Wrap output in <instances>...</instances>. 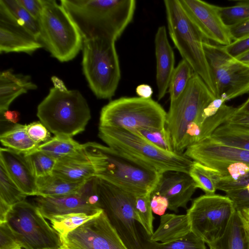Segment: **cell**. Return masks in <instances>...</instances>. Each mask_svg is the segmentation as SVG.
Masks as SVG:
<instances>
[{
	"label": "cell",
	"mask_w": 249,
	"mask_h": 249,
	"mask_svg": "<svg viewBox=\"0 0 249 249\" xmlns=\"http://www.w3.org/2000/svg\"><path fill=\"white\" fill-rule=\"evenodd\" d=\"M209 249H213L211 247H209Z\"/></svg>",
	"instance_id": "cell-57"
},
{
	"label": "cell",
	"mask_w": 249,
	"mask_h": 249,
	"mask_svg": "<svg viewBox=\"0 0 249 249\" xmlns=\"http://www.w3.org/2000/svg\"><path fill=\"white\" fill-rule=\"evenodd\" d=\"M183 153L202 164L213 161L249 164V151L224 145L210 137L190 145Z\"/></svg>",
	"instance_id": "cell-17"
},
{
	"label": "cell",
	"mask_w": 249,
	"mask_h": 249,
	"mask_svg": "<svg viewBox=\"0 0 249 249\" xmlns=\"http://www.w3.org/2000/svg\"><path fill=\"white\" fill-rule=\"evenodd\" d=\"M235 58L249 65V51Z\"/></svg>",
	"instance_id": "cell-54"
},
{
	"label": "cell",
	"mask_w": 249,
	"mask_h": 249,
	"mask_svg": "<svg viewBox=\"0 0 249 249\" xmlns=\"http://www.w3.org/2000/svg\"><path fill=\"white\" fill-rule=\"evenodd\" d=\"M96 182L101 208L127 249H153L155 242L150 240L137 220V196L97 177Z\"/></svg>",
	"instance_id": "cell-5"
},
{
	"label": "cell",
	"mask_w": 249,
	"mask_h": 249,
	"mask_svg": "<svg viewBox=\"0 0 249 249\" xmlns=\"http://www.w3.org/2000/svg\"><path fill=\"white\" fill-rule=\"evenodd\" d=\"M83 149V144L72 137L63 136H55L39 144L37 149L56 160L74 154Z\"/></svg>",
	"instance_id": "cell-29"
},
{
	"label": "cell",
	"mask_w": 249,
	"mask_h": 249,
	"mask_svg": "<svg viewBox=\"0 0 249 249\" xmlns=\"http://www.w3.org/2000/svg\"><path fill=\"white\" fill-rule=\"evenodd\" d=\"M156 59V82L158 99H162L168 89L175 69V55L169 42L164 26L159 27L155 37Z\"/></svg>",
	"instance_id": "cell-20"
},
{
	"label": "cell",
	"mask_w": 249,
	"mask_h": 249,
	"mask_svg": "<svg viewBox=\"0 0 249 249\" xmlns=\"http://www.w3.org/2000/svg\"><path fill=\"white\" fill-rule=\"evenodd\" d=\"M1 116L3 117L4 120L16 124L19 120L20 114L16 110H7L1 114Z\"/></svg>",
	"instance_id": "cell-50"
},
{
	"label": "cell",
	"mask_w": 249,
	"mask_h": 249,
	"mask_svg": "<svg viewBox=\"0 0 249 249\" xmlns=\"http://www.w3.org/2000/svg\"><path fill=\"white\" fill-rule=\"evenodd\" d=\"M195 72L185 60H181L175 68L169 82L170 103L177 99L186 88Z\"/></svg>",
	"instance_id": "cell-32"
},
{
	"label": "cell",
	"mask_w": 249,
	"mask_h": 249,
	"mask_svg": "<svg viewBox=\"0 0 249 249\" xmlns=\"http://www.w3.org/2000/svg\"><path fill=\"white\" fill-rule=\"evenodd\" d=\"M43 47L34 36L21 27L0 19V53H24L32 54Z\"/></svg>",
	"instance_id": "cell-21"
},
{
	"label": "cell",
	"mask_w": 249,
	"mask_h": 249,
	"mask_svg": "<svg viewBox=\"0 0 249 249\" xmlns=\"http://www.w3.org/2000/svg\"><path fill=\"white\" fill-rule=\"evenodd\" d=\"M223 48L231 56L237 58L249 51V36L234 40Z\"/></svg>",
	"instance_id": "cell-44"
},
{
	"label": "cell",
	"mask_w": 249,
	"mask_h": 249,
	"mask_svg": "<svg viewBox=\"0 0 249 249\" xmlns=\"http://www.w3.org/2000/svg\"><path fill=\"white\" fill-rule=\"evenodd\" d=\"M132 131L160 149L169 152L174 151L166 127L160 129L141 128Z\"/></svg>",
	"instance_id": "cell-38"
},
{
	"label": "cell",
	"mask_w": 249,
	"mask_h": 249,
	"mask_svg": "<svg viewBox=\"0 0 249 249\" xmlns=\"http://www.w3.org/2000/svg\"><path fill=\"white\" fill-rule=\"evenodd\" d=\"M136 92L138 97L143 99H150L153 93L151 87L147 84H141L136 89Z\"/></svg>",
	"instance_id": "cell-49"
},
{
	"label": "cell",
	"mask_w": 249,
	"mask_h": 249,
	"mask_svg": "<svg viewBox=\"0 0 249 249\" xmlns=\"http://www.w3.org/2000/svg\"><path fill=\"white\" fill-rule=\"evenodd\" d=\"M221 17L230 27L249 20V0H237L233 6H219Z\"/></svg>",
	"instance_id": "cell-36"
},
{
	"label": "cell",
	"mask_w": 249,
	"mask_h": 249,
	"mask_svg": "<svg viewBox=\"0 0 249 249\" xmlns=\"http://www.w3.org/2000/svg\"><path fill=\"white\" fill-rule=\"evenodd\" d=\"M249 184V171L236 180H228L220 179L217 185V190L226 193L240 189Z\"/></svg>",
	"instance_id": "cell-43"
},
{
	"label": "cell",
	"mask_w": 249,
	"mask_h": 249,
	"mask_svg": "<svg viewBox=\"0 0 249 249\" xmlns=\"http://www.w3.org/2000/svg\"><path fill=\"white\" fill-rule=\"evenodd\" d=\"M226 194L233 201L237 211L249 209V184L243 188L230 191Z\"/></svg>",
	"instance_id": "cell-42"
},
{
	"label": "cell",
	"mask_w": 249,
	"mask_h": 249,
	"mask_svg": "<svg viewBox=\"0 0 249 249\" xmlns=\"http://www.w3.org/2000/svg\"><path fill=\"white\" fill-rule=\"evenodd\" d=\"M238 212L246 220L249 222V209H245Z\"/></svg>",
	"instance_id": "cell-55"
},
{
	"label": "cell",
	"mask_w": 249,
	"mask_h": 249,
	"mask_svg": "<svg viewBox=\"0 0 249 249\" xmlns=\"http://www.w3.org/2000/svg\"><path fill=\"white\" fill-rule=\"evenodd\" d=\"M164 3L171 40L182 59L191 66L216 97L211 69L203 47L204 42L208 40L187 15L179 0H165Z\"/></svg>",
	"instance_id": "cell-6"
},
{
	"label": "cell",
	"mask_w": 249,
	"mask_h": 249,
	"mask_svg": "<svg viewBox=\"0 0 249 249\" xmlns=\"http://www.w3.org/2000/svg\"><path fill=\"white\" fill-rule=\"evenodd\" d=\"M191 231L186 214L167 213L161 216L159 226L150 239L154 242L167 243L179 239Z\"/></svg>",
	"instance_id": "cell-24"
},
{
	"label": "cell",
	"mask_w": 249,
	"mask_h": 249,
	"mask_svg": "<svg viewBox=\"0 0 249 249\" xmlns=\"http://www.w3.org/2000/svg\"><path fill=\"white\" fill-rule=\"evenodd\" d=\"M237 212L240 217L242 224L246 243V249H249V222L246 220L238 212Z\"/></svg>",
	"instance_id": "cell-52"
},
{
	"label": "cell",
	"mask_w": 249,
	"mask_h": 249,
	"mask_svg": "<svg viewBox=\"0 0 249 249\" xmlns=\"http://www.w3.org/2000/svg\"><path fill=\"white\" fill-rule=\"evenodd\" d=\"M0 19L12 22L28 32L39 40L37 21L18 0H0Z\"/></svg>",
	"instance_id": "cell-25"
},
{
	"label": "cell",
	"mask_w": 249,
	"mask_h": 249,
	"mask_svg": "<svg viewBox=\"0 0 249 249\" xmlns=\"http://www.w3.org/2000/svg\"><path fill=\"white\" fill-rule=\"evenodd\" d=\"M205 243L191 231L183 237L167 243L155 242L153 249H207Z\"/></svg>",
	"instance_id": "cell-39"
},
{
	"label": "cell",
	"mask_w": 249,
	"mask_h": 249,
	"mask_svg": "<svg viewBox=\"0 0 249 249\" xmlns=\"http://www.w3.org/2000/svg\"><path fill=\"white\" fill-rule=\"evenodd\" d=\"M215 98L203 80L195 72L182 94L170 103L165 127L175 152L183 153L188 147L187 126L196 122L204 109Z\"/></svg>",
	"instance_id": "cell-9"
},
{
	"label": "cell",
	"mask_w": 249,
	"mask_h": 249,
	"mask_svg": "<svg viewBox=\"0 0 249 249\" xmlns=\"http://www.w3.org/2000/svg\"><path fill=\"white\" fill-rule=\"evenodd\" d=\"M167 112L157 102L139 97H122L101 109L99 126L134 131L165 127Z\"/></svg>",
	"instance_id": "cell-10"
},
{
	"label": "cell",
	"mask_w": 249,
	"mask_h": 249,
	"mask_svg": "<svg viewBox=\"0 0 249 249\" xmlns=\"http://www.w3.org/2000/svg\"><path fill=\"white\" fill-rule=\"evenodd\" d=\"M98 136L114 148L161 174L170 171L188 173L193 162L183 153L167 151L138 134L123 128L99 126Z\"/></svg>",
	"instance_id": "cell-4"
},
{
	"label": "cell",
	"mask_w": 249,
	"mask_h": 249,
	"mask_svg": "<svg viewBox=\"0 0 249 249\" xmlns=\"http://www.w3.org/2000/svg\"><path fill=\"white\" fill-rule=\"evenodd\" d=\"M210 137L224 145L249 151V133L239 131L223 124Z\"/></svg>",
	"instance_id": "cell-33"
},
{
	"label": "cell",
	"mask_w": 249,
	"mask_h": 249,
	"mask_svg": "<svg viewBox=\"0 0 249 249\" xmlns=\"http://www.w3.org/2000/svg\"><path fill=\"white\" fill-rule=\"evenodd\" d=\"M196 188L201 189L206 195H213L221 176L219 173L199 162L193 161L188 172Z\"/></svg>",
	"instance_id": "cell-30"
},
{
	"label": "cell",
	"mask_w": 249,
	"mask_h": 249,
	"mask_svg": "<svg viewBox=\"0 0 249 249\" xmlns=\"http://www.w3.org/2000/svg\"><path fill=\"white\" fill-rule=\"evenodd\" d=\"M99 213L90 215L85 213H72L63 215H54L48 220L51 221L52 227L59 234L61 241L68 233L82 224L98 215Z\"/></svg>",
	"instance_id": "cell-31"
},
{
	"label": "cell",
	"mask_w": 249,
	"mask_h": 249,
	"mask_svg": "<svg viewBox=\"0 0 249 249\" xmlns=\"http://www.w3.org/2000/svg\"><path fill=\"white\" fill-rule=\"evenodd\" d=\"M151 194H145L136 196L135 210L138 221L142 226L148 235L153 233L154 217L151 207Z\"/></svg>",
	"instance_id": "cell-37"
},
{
	"label": "cell",
	"mask_w": 249,
	"mask_h": 249,
	"mask_svg": "<svg viewBox=\"0 0 249 249\" xmlns=\"http://www.w3.org/2000/svg\"><path fill=\"white\" fill-rule=\"evenodd\" d=\"M183 9L203 36L218 45L232 41L230 29L222 20L219 6L200 0H179Z\"/></svg>",
	"instance_id": "cell-15"
},
{
	"label": "cell",
	"mask_w": 249,
	"mask_h": 249,
	"mask_svg": "<svg viewBox=\"0 0 249 249\" xmlns=\"http://www.w3.org/2000/svg\"><path fill=\"white\" fill-rule=\"evenodd\" d=\"M83 146L95 177L136 196L151 194L160 178L155 170L107 145L88 142Z\"/></svg>",
	"instance_id": "cell-2"
},
{
	"label": "cell",
	"mask_w": 249,
	"mask_h": 249,
	"mask_svg": "<svg viewBox=\"0 0 249 249\" xmlns=\"http://www.w3.org/2000/svg\"><path fill=\"white\" fill-rule=\"evenodd\" d=\"M6 222L23 248L58 249L62 243L37 207L25 200L13 205Z\"/></svg>",
	"instance_id": "cell-12"
},
{
	"label": "cell",
	"mask_w": 249,
	"mask_h": 249,
	"mask_svg": "<svg viewBox=\"0 0 249 249\" xmlns=\"http://www.w3.org/2000/svg\"><path fill=\"white\" fill-rule=\"evenodd\" d=\"M83 182H70L53 174L38 178L36 196L56 197L76 194Z\"/></svg>",
	"instance_id": "cell-26"
},
{
	"label": "cell",
	"mask_w": 249,
	"mask_h": 249,
	"mask_svg": "<svg viewBox=\"0 0 249 249\" xmlns=\"http://www.w3.org/2000/svg\"><path fill=\"white\" fill-rule=\"evenodd\" d=\"M53 174L75 183L82 182L95 177L93 166L83 149L57 160Z\"/></svg>",
	"instance_id": "cell-22"
},
{
	"label": "cell",
	"mask_w": 249,
	"mask_h": 249,
	"mask_svg": "<svg viewBox=\"0 0 249 249\" xmlns=\"http://www.w3.org/2000/svg\"><path fill=\"white\" fill-rule=\"evenodd\" d=\"M0 163L25 195L36 196V178L24 154L7 148H0Z\"/></svg>",
	"instance_id": "cell-19"
},
{
	"label": "cell",
	"mask_w": 249,
	"mask_h": 249,
	"mask_svg": "<svg viewBox=\"0 0 249 249\" xmlns=\"http://www.w3.org/2000/svg\"><path fill=\"white\" fill-rule=\"evenodd\" d=\"M196 189L188 173L170 171L161 174L151 195L164 196L168 201V209L177 212L179 208H187Z\"/></svg>",
	"instance_id": "cell-16"
},
{
	"label": "cell",
	"mask_w": 249,
	"mask_h": 249,
	"mask_svg": "<svg viewBox=\"0 0 249 249\" xmlns=\"http://www.w3.org/2000/svg\"><path fill=\"white\" fill-rule=\"evenodd\" d=\"M27 196L0 163V200L13 206L25 200Z\"/></svg>",
	"instance_id": "cell-34"
},
{
	"label": "cell",
	"mask_w": 249,
	"mask_h": 249,
	"mask_svg": "<svg viewBox=\"0 0 249 249\" xmlns=\"http://www.w3.org/2000/svg\"><path fill=\"white\" fill-rule=\"evenodd\" d=\"M62 243L70 249H127L104 210L69 232Z\"/></svg>",
	"instance_id": "cell-14"
},
{
	"label": "cell",
	"mask_w": 249,
	"mask_h": 249,
	"mask_svg": "<svg viewBox=\"0 0 249 249\" xmlns=\"http://www.w3.org/2000/svg\"><path fill=\"white\" fill-rule=\"evenodd\" d=\"M12 207L0 200V223L6 222L7 214Z\"/></svg>",
	"instance_id": "cell-51"
},
{
	"label": "cell",
	"mask_w": 249,
	"mask_h": 249,
	"mask_svg": "<svg viewBox=\"0 0 249 249\" xmlns=\"http://www.w3.org/2000/svg\"><path fill=\"white\" fill-rule=\"evenodd\" d=\"M26 128L30 138L37 144L45 142L51 139L49 130L41 122L31 123L26 125Z\"/></svg>",
	"instance_id": "cell-41"
},
{
	"label": "cell",
	"mask_w": 249,
	"mask_h": 249,
	"mask_svg": "<svg viewBox=\"0 0 249 249\" xmlns=\"http://www.w3.org/2000/svg\"><path fill=\"white\" fill-rule=\"evenodd\" d=\"M236 211L226 195L205 194L193 200L186 214L191 231L208 246L222 237Z\"/></svg>",
	"instance_id": "cell-11"
},
{
	"label": "cell",
	"mask_w": 249,
	"mask_h": 249,
	"mask_svg": "<svg viewBox=\"0 0 249 249\" xmlns=\"http://www.w3.org/2000/svg\"><path fill=\"white\" fill-rule=\"evenodd\" d=\"M35 205L45 218L72 213H85L95 214L102 209L90 204L86 199L77 194L56 197L36 196Z\"/></svg>",
	"instance_id": "cell-18"
},
{
	"label": "cell",
	"mask_w": 249,
	"mask_h": 249,
	"mask_svg": "<svg viewBox=\"0 0 249 249\" xmlns=\"http://www.w3.org/2000/svg\"><path fill=\"white\" fill-rule=\"evenodd\" d=\"M231 128L249 133V115L234 113L223 124Z\"/></svg>",
	"instance_id": "cell-45"
},
{
	"label": "cell",
	"mask_w": 249,
	"mask_h": 249,
	"mask_svg": "<svg viewBox=\"0 0 249 249\" xmlns=\"http://www.w3.org/2000/svg\"><path fill=\"white\" fill-rule=\"evenodd\" d=\"M53 87L39 103L37 116L55 136L70 137L81 133L91 118L87 100L77 89H68L58 77L53 76Z\"/></svg>",
	"instance_id": "cell-3"
},
{
	"label": "cell",
	"mask_w": 249,
	"mask_h": 249,
	"mask_svg": "<svg viewBox=\"0 0 249 249\" xmlns=\"http://www.w3.org/2000/svg\"><path fill=\"white\" fill-rule=\"evenodd\" d=\"M217 98L226 102L249 92V65L231 56L223 46L205 41Z\"/></svg>",
	"instance_id": "cell-13"
},
{
	"label": "cell",
	"mask_w": 249,
	"mask_h": 249,
	"mask_svg": "<svg viewBox=\"0 0 249 249\" xmlns=\"http://www.w3.org/2000/svg\"><path fill=\"white\" fill-rule=\"evenodd\" d=\"M19 3L37 21L42 12L43 0H18Z\"/></svg>",
	"instance_id": "cell-46"
},
{
	"label": "cell",
	"mask_w": 249,
	"mask_h": 249,
	"mask_svg": "<svg viewBox=\"0 0 249 249\" xmlns=\"http://www.w3.org/2000/svg\"><path fill=\"white\" fill-rule=\"evenodd\" d=\"M24 156L36 178L53 173L57 160L53 158L37 149Z\"/></svg>",
	"instance_id": "cell-35"
},
{
	"label": "cell",
	"mask_w": 249,
	"mask_h": 249,
	"mask_svg": "<svg viewBox=\"0 0 249 249\" xmlns=\"http://www.w3.org/2000/svg\"><path fill=\"white\" fill-rule=\"evenodd\" d=\"M37 88L30 75L16 74L12 70L0 73V113L8 110L11 103L19 96Z\"/></svg>",
	"instance_id": "cell-23"
},
{
	"label": "cell",
	"mask_w": 249,
	"mask_h": 249,
	"mask_svg": "<svg viewBox=\"0 0 249 249\" xmlns=\"http://www.w3.org/2000/svg\"><path fill=\"white\" fill-rule=\"evenodd\" d=\"M83 40L105 38L116 41L132 21L135 0H61Z\"/></svg>",
	"instance_id": "cell-1"
},
{
	"label": "cell",
	"mask_w": 249,
	"mask_h": 249,
	"mask_svg": "<svg viewBox=\"0 0 249 249\" xmlns=\"http://www.w3.org/2000/svg\"><path fill=\"white\" fill-rule=\"evenodd\" d=\"M151 207L156 214L162 216L168 208V201L164 196L159 195H151Z\"/></svg>",
	"instance_id": "cell-47"
},
{
	"label": "cell",
	"mask_w": 249,
	"mask_h": 249,
	"mask_svg": "<svg viewBox=\"0 0 249 249\" xmlns=\"http://www.w3.org/2000/svg\"><path fill=\"white\" fill-rule=\"evenodd\" d=\"M0 141L7 148L24 155L36 150L39 145L28 135L26 125L18 124L1 133Z\"/></svg>",
	"instance_id": "cell-27"
},
{
	"label": "cell",
	"mask_w": 249,
	"mask_h": 249,
	"mask_svg": "<svg viewBox=\"0 0 249 249\" xmlns=\"http://www.w3.org/2000/svg\"><path fill=\"white\" fill-rule=\"evenodd\" d=\"M235 112L238 114L249 115V97L244 103L236 107Z\"/></svg>",
	"instance_id": "cell-53"
},
{
	"label": "cell",
	"mask_w": 249,
	"mask_h": 249,
	"mask_svg": "<svg viewBox=\"0 0 249 249\" xmlns=\"http://www.w3.org/2000/svg\"><path fill=\"white\" fill-rule=\"evenodd\" d=\"M22 247L6 222L0 223V249H21Z\"/></svg>",
	"instance_id": "cell-40"
},
{
	"label": "cell",
	"mask_w": 249,
	"mask_h": 249,
	"mask_svg": "<svg viewBox=\"0 0 249 249\" xmlns=\"http://www.w3.org/2000/svg\"><path fill=\"white\" fill-rule=\"evenodd\" d=\"M115 41L105 38L84 40L82 66L90 89L101 99L114 95L121 79Z\"/></svg>",
	"instance_id": "cell-8"
},
{
	"label": "cell",
	"mask_w": 249,
	"mask_h": 249,
	"mask_svg": "<svg viewBox=\"0 0 249 249\" xmlns=\"http://www.w3.org/2000/svg\"><path fill=\"white\" fill-rule=\"evenodd\" d=\"M39 41L61 62L74 58L82 50L83 37L66 10L55 0H43L37 20Z\"/></svg>",
	"instance_id": "cell-7"
},
{
	"label": "cell",
	"mask_w": 249,
	"mask_h": 249,
	"mask_svg": "<svg viewBox=\"0 0 249 249\" xmlns=\"http://www.w3.org/2000/svg\"><path fill=\"white\" fill-rule=\"evenodd\" d=\"M208 246L213 249H246L242 224L237 211L231 218L222 237Z\"/></svg>",
	"instance_id": "cell-28"
},
{
	"label": "cell",
	"mask_w": 249,
	"mask_h": 249,
	"mask_svg": "<svg viewBox=\"0 0 249 249\" xmlns=\"http://www.w3.org/2000/svg\"><path fill=\"white\" fill-rule=\"evenodd\" d=\"M58 249H70L62 247Z\"/></svg>",
	"instance_id": "cell-56"
},
{
	"label": "cell",
	"mask_w": 249,
	"mask_h": 249,
	"mask_svg": "<svg viewBox=\"0 0 249 249\" xmlns=\"http://www.w3.org/2000/svg\"><path fill=\"white\" fill-rule=\"evenodd\" d=\"M229 27L233 41L249 36V20Z\"/></svg>",
	"instance_id": "cell-48"
}]
</instances>
